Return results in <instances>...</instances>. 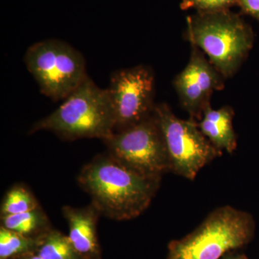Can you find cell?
Listing matches in <instances>:
<instances>
[{"label":"cell","instance_id":"obj_1","mask_svg":"<svg viewBox=\"0 0 259 259\" xmlns=\"http://www.w3.org/2000/svg\"><path fill=\"white\" fill-rule=\"evenodd\" d=\"M161 180L134 171L108 152L95 156L77 177L79 187L100 214L117 221L143 214L159 190Z\"/></svg>","mask_w":259,"mask_h":259},{"label":"cell","instance_id":"obj_2","mask_svg":"<svg viewBox=\"0 0 259 259\" xmlns=\"http://www.w3.org/2000/svg\"><path fill=\"white\" fill-rule=\"evenodd\" d=\"M186 37L226 79L236 74L254 41L252 28L228 10L198 12L189 17Z\"/></svg>","mask_w":259,"mask_h":259},{"label":"cell","instance_id":"obj_3","mask_svg":"<svg viewBox=\"0 0 259 259\" xmlns=\"http://www.w3.org/2000/svg\"><path fill=\"white\" fill-rule=\"evenodd\" d=\"M114 116L107 89L87 76L55 111L37 121L29 134L54 133L66 141L107 139L114 133Z\"/></svg>","mask_w":259,"mask_h":259},{"label":"cell","instance_id":"obj_4","mask_svg":"<svg viewBox=\"0 0 259 259\" xmlns=\"http://www.w3.org/2000/svg\"><path fill=\"white\" fill-rule=\"evenodd\" d=\"M254 228L249 213L230 205L218 207L190 234L170 242L166 259H221L245 246Z\"/></svg>","mask_w":259,"mask_h":259},{"label":"cell","instance_id":"obj_5","mask_svg":"<svg viewBox=\"0 0 259 259\" xmlns=\"http://www.w3.org/2000/svg\"><path fill=\"white\" fill-rule=\"evenodd\" d=\"M24 61L40 93L54 101L64 100L88 76L82 54L58 39L32 44L27 49Z\"/></svg>","mask_w":259,"mask_h":259},{"label":"cell","instance_id":"obj_6","mask_svg":"<svg viewBox=\"0 0 259 259\" xmlns=\"http://www.w3.org/2000/svg\"><path fill=\"white\" fill-rule=\"evenodd\" d=\"M153 115L166 144L170 172L193 181L202 168L222 156L223 151L202 134L197 121L180 118L166 103L156 104Z\"/></svg>","mask_w":259,"mask_h":259},{"label":"cell","instance_id":"obj_7","mask_svg":"<svg viewBox=\"0 0 259 259\" xmlns=\"http://www.w3.org/2000/svg\"><path fill=\"white\" fill-rule=\"evenodd\" d=\"M109 153L145 176L162 178L170 172L163 134L154 115L103 140Z\"/></svg>","mask_w":259,"mask_h":259},{"label":"cell","instance_id":"obj_8","mask_svg":"<svg viewBox=\"0 0 259 259\" xmlns=\"http://www.w3.org/2000/svg\"><path fill=\"white\" fill-rule=\"evenodd\" d=\"M114 116V132L136 125L153 115L155 75L146 65L117 70L107 89Z\"/></svg>","mask_w":259,"mask_h":259},{"label":"cell","instance_id":"obj_9","mask_svg":"<svg viewBox=\"0 0 259 259\" xmlns=\"http://www.w3.org/2000/svg\"><path fill=\"white\" fill-rule=\"evenodd\" d=\"M191 47L188 64L175 76L173 85L181 106L191 119L199 122L206 109L211 106L213 93L224 89L226 79L202 51Z\"/></svg>","mask_w":259,"mask_h":259},{"label":"cell","instance_id":"obj_10","mask_svg":"<svg viewBox=\"0 0 259 259\" xmlns=\"http://www.w3.org/2000/svg\"><path fill=\"white\" fill-rule=\"evenodd\" d=\"M69 225V238L83 259H102L97 226L100 213L90 203L82 207L65 205L61 209Z\"/></svg>","mask_w":259,"mask_h":259},{"label":"cell","instance_id":"obj_11","mask_svg":"<svg viewBox=\"0 0 259 259\" xmlns=\"http://www.w3.org/2000/svg\"><path fill=\"white\" fill-rule=\"evenodd\" d=\"M234 110L224 106L214 110L209 106L204 112L198 126L202 134L216 148L232 153L237 148V136L233 125Z\"/></svg>","mask_w":259,"mask_h":259},{"label":"cell","instance_id":"obj_12","mask_svg":"<svg viewBox=\"0 0 259 259\" xmlns=\"http://www.w3.org/2000/svg\"><path fill=\"white\" fill-rule=\"evenodd\" d=\"M1 226L23 236L37 238L51 229L50 220L42 207L20 214L1 216Z\"/></svg>","mask_w":259,"mask_h":259},{"label":"cell","instance_id":"obj_13","mask_svg":"<svg viewBox=\"0 0 259 259\" xmlns=\"http://www.w3.org/2000/svg\"><path fill=\"white\" fill-rule=\"evenodd\" d=\"M35 251L44 259H83L69 236L53 228L37 238Z\"/></svg>","mask_w":259,"mask_h":259},{"label":"cell","instance_id":"obj_14","mask_svg":"<svg viewBox=\"0 0 259 259\" xmlns=\"http://www.w3.org/2000/svg\"><path fill=\"white\" fill-rule=\"evenodd\" d=\"M38 201L26 186L18 184L5 194L2 202L1 216L20 214L40 208Z\"/></svg>","mask_w":259,"mask_h":259},{"label":"cell","instance_id":"obj_15","mask_svg":"<svg viewBox=\"0 0 259 259\" xmlns=\"http://www.w3.org/2000/svg\"><path fill=\"white\" fill-rule=\"evenodd\" d=\"M37 238L23 236L0 227V259H10L33 251L36 248Z\"/></svg>","mask_w":259,"mask_h":259},{"label":"cell","instance_id":"obj_16","mask_svg":"<svg viewBox=\"0 0 259 259\" xmlns=\"http://www.w3.org/2000/svg\"><path fill=\"white\" fill-rule=\"evenodd\" d=\"M238 0H182L181 9H194L198 12H215L227 10L237 5Z\"/></svg>","mask_w":259,"mask_h":259},{"label":"cell","instance_id":"obj_17","mask_svg":"<svg viewBox=\"0 0 259 259\" xmlns=\"http://www.w3.org/2000/svg\"><path fill=\"white\" fill-rule=\"evenodd\" d=\"M237 5L241 7L245 14L259 20V0H238Z\"/></svg>","mask_w":259,"mask_h":259},{"label":"cell","instance_id":"obj_18","mask_svg":"<svg viewBox=\"0 0 259 259\" xmlns=\"http://www.w3.org/2000/svg\"><path fill=\"white\" fill-rule=\"evenodd\" d=\"M10 259H44L41 256H40L35 250L33 251L26 252V253H22L16 256L13 257Z\"/></svg>","mask_w":259,"mask_h":259},{"label":"cell","instance_id":"obj_19","mask_svg":"<svg viewBox=\"0 0 259 259\" xmlns=\"http://www.w3.org/2000/svg\"><path fill=\"white\" fill-rule=\"evenodd\" d=\"M223 259H248L245 258L243 255H226Z\"/></svg>","mask_w":259,"mask_h":259}]
</instances>
